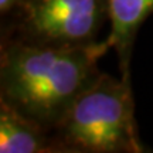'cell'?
I'll return each mask as SVG.
<instances>
[{
  "label": "cell",
  "instance_id": "5b68a950",
  "mask_svg": "<svg viewBox=\"0 0 153 153\" xmlns=\"http://www.w3.org/2000/svg\"><path fill=\"white\" fill-rule=\"evenodd\" d=\"M0 153H57L50 132L0 102Z\"/></svg>",
  "mask_w": 153,
  "mask_h": 153
},
{
  "label": "cell",
  "instance_id": "6da1fadb",
  "mask_svg": "<svg viewBox=\"0 0 153 153\" xmlns=\"http://www.w3.org/2000/svg\"><path fill=\"white\" fill-rule=\"evenodd\" d=\"M109 38L78 47L34 45L1 38L0 102L51 132L101 74Z\"/></svg>",
  "mask_w": 153,
  "mask_h": 153
},
{
  "label": "cell",
  "instance_id": "277c9868",
  "mask_svg": "<svg viewBox=\"0 0 153 153\" xmlns=\"http://www.w3.org/2000/svg\"><path fill=\"white\" fill-rule=\"evenodd\" d=\"M109 38L120 76L132 81V55L137 33L153 13V0H106Z\"/></svg>",
  "mask_w": 153,
  "mask_h": 153
},
{
  "label": "cell",
  "instance_id": "7a4b0ae2",
  "mask_svg": "<svg viewBox=\"0 0 153 153\" xmlns=\"http://www.w3.org/2000/svg\"><path fill=\"white\" fill-rule=\"evenodd\" d=\"M57 153H145L132 81L102 72L50 132Z\"/></svg>",
  "mask_w": 153,
  "mask_h": 153
},
{
  "label": "cell",
  "instance_id": "3957f363",
  "mask_svg": "<svg viewBox=\"0 0 153 153\" xmlns=\"http://www.w3.org/2000/svg\"><path fill=\"white\" fill-rule=\"evenodd\" d=\"M106 22V0H22L19 9L1 20V38L78 47L98 41Z\"/></svg>",
  "mask_w": 153,
  "mask_h": 153
},
{
  "label": "cell",
  "instance_id": "8992f818",
  "mask_svg": "<svg viewBox=\"0 0 153 153\" xmlns=\"http://www.w3.org/2000/svg\"><path fill=\"white\" fill-rule=\"evenodd\" d=\"M22 0H0V16L1 20L10 17L19 9Z\"/></svg>",
  "mask_w": 153,
  "mask_h": 153
}]
</instances>
